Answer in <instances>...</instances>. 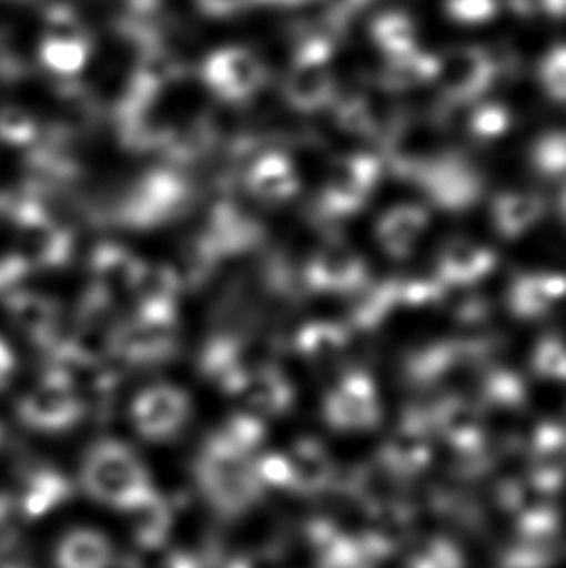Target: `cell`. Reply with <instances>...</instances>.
<instances>
[{
  "instance_id": "cell-8",
  "label": "cell",
  "mask_w": 566,
  "mask_h": 568,
  "mask_svg": "<svg viewBox=\"0 0 566 568\" xmlns=\"http://www.w3.org/2000/svg\"><path fill=\"white\" fill-rule=\"evenodd\" d=\"M542 80L555 98H566V45L553 47L542 62Z\"/></svg>"
},
{
  "instance_id": "cell-1",
  "label": "cell",
  "mask_w": 566,
  "mask_h": 568,
  "mask_svg": "<svg viewBox=\"0 0 566 568\" xmlns=\"http://www.w3.org/2000/svg\"><path fill=\"white\" fill-rule=\"evenodd\" d=\"M41 61L57 74H77L90 57V38L72 10L53 7L47 14L46 33L39 45Z\"/></svg>"
},
{
  "instance_id": "cell-5",
  "label": "cell",
  "mask_w": 566,
  "mask_h": 568,
  "mask_svg": "<svg viewBox=\"0 0 566 568\" xmlns=\"http://www.w3.org/2000/svg\"><path fill=\"white\" fill-rule=\"evenodd\" d=\"M371 39L386 57H398L420 49L417 45V26L410 16L392 10L376 16L371 23Z\"/></svg>"
},
{
  "instance_id": "cell-9",
  "label": "cell",
  "mask_w": 566,
  "mask_h": 568,
  "mask_svg": "<svg viewBox=\"0 0 566 568\" xmlns=\"http://www.w3.org/2000/svg\"><path fill=\"white\" fill-rule=\"evenodd\" d=\"M200 8L210 16L237 14L246 8L262 7V4H285V7H295L297 0H196Z\"/></svg>"
},
{
  "instance_id": "cell-4",
  "label": "cell",
  "mask_w": 566,
  "mask_h": 568,
  "mask_svg": "<svg viewBox=\"0 0 566 568\" xmlns=\"http://www.w3.org/2000/svg\"><path fill=\"white\" fill-rule=\"evenodd\" d=\"M111 565L113 547L98 531H74L57 551L59 568H109Z\"/></svg>"
},
{
  "instance_id": "cell-12",
  "label": "cell",
  "mask_w": 566,
  "mask_h": 568,
  "mask_svg": "<svg viewBox=\"0 0 566 568\" xmlns=\"http://www.w3.org/2000/svg\"><path fill=\"white\" fill-rule=\"evenodd\" d=\"M132 7L137 8V10H140V12H150L160 0H131Z\"/></svg>"
},
{
  "instance_id": "cell-2",
  "label": "cell",
  "mask_w": 566,
  "mask_h": 568,
  "mask_svg": "<svg viewBox=\"0 0 566 568\" xmlns=\"http://www.w3.org/2000/svg\"><path fill=\"white\" fill-rule=\"evenodd\" d=\"M204 77L215 92L235 100L259 90L266 78V69L253 51L243 47H225L208 57Z\"/></svg>"
},
{
  "instance_id": "cell-7",
  "label": "cell",
  "mask_w": 566,
  "mask_h": 568,
  "mask_svg": "<svg viewBox=\"0 0 566 568\" xmlns=\"http://www.w3.org/2000/svg\"><path fill=\"white\" fill-rule=\"evenodd\" d=\"M444 10L452 22L464 26L487 23L497 16V0H444Z\"/></svg>"
},
{
  "instance_id": "cell-13",
  "label": "cell",
  "mask_w": 566,
  "mask_h": 568,
  "mask_svg": "<svg viewBox=\"0 0 566 568\" xmlns=\"http://www.w3.org/2000/svg\"><path fill=\"white\" fill-rule=\"evenodd\" d=\"M367 2H371V0H365V4H367Z\"/></svg>"
},
{
  "instance_id": "cell-10",
  "label": "cell",
  "mask_w": 566,
  "mask_h": 568,
  "mask_svg": "<svg viewBox=\"0 0 566 568\" xmlns=\"http://www.w3.org/2000/svg\"><path fill=\"white\" fill-rule=\"evenodd\" d=\"M132 568H192V565L181 555L171 554V551H165V554L150 551L140 559L137 567Z\"/></svg>"
},
{
  "instance_id": "cell-3",
  "label": "cell",
  "mask_w": 566,
  "mask_h": 568,
  "mask_svg": "<svg viewBox=\"0 0 566 568\" xmlns=\"http://www.w3.org/2000/svg\"><path fill=\"white\" fill-rule=\"evenodd\" d=\"M495 74V62L487 51L477 47H466L438 61L436 80L444 92L454 98H467L482 92Z\"/></svg>"
},
{
  "instance_id": "cell-6",
  "label": "cell",
  "mask_w": 566,
  "mask_h": 568,
  "mask_svg": "<svg viewBox=\"0 0 566 568\" xmlns=\"http://www.w3.org/2000/svg\"><path fill=\"white\" fill-rule=\"evenodd\" d=\"M438 61L441 59L425 53L422 49L398 57H388V62L384 67V82L392 88L422 84L425 80H433L436 77Z\"/></svg>"
},
{
  "instance_id": "cell-11",
  "label": "cell",
  "mask_w": 566,
  "mask_h": 568,
  "mask_svg": "<svg viewBox=\"0 0 566 568\" xmlns=\"http://www.w3.org/2000/svg\"><path fill=\"white\" fill-rule=\"evenodd\" d=\"M539 10L555 20H566V0H539Z\"/></svg>"
}]
</instances>
